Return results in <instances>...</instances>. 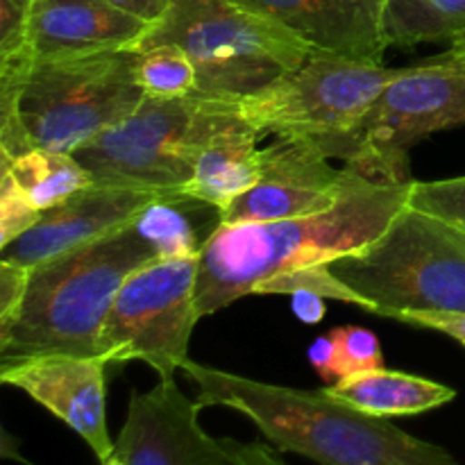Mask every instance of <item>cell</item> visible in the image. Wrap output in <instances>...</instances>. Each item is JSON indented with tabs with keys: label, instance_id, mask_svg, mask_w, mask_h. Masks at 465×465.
<instances>
[{
	"label": "cell",
	"instance_id": "cell-15",
	"mask_svg": "<svg viewBox=\"0 0 465 465\" xmlns=\"http://www.w3.org/2000/svg\"><path fill=\"white\" fill-rule=\"evenodd\" d=\"M309 44L313 53L381 64L386 0H245Z\"/></svg>",
	"mask_w": 465,
	"mask_h": 465
},
{
	"label": "cell",
	"instance_id": "cell-12",
	"mask_svg": "<svg viewBox=\"0 0 465 465\" xmlns=\"http://www.w3.org/2000/svg\"><path fill=\"white\" fill-rule=\"evenodd\" d=\"M198 400L177 386L175 377L159 380L148 393L136 391L116 439L123 465H232L221 439L200 425Z\"/></svg>",
	"mask_w": 465,
	"mask_h": 465
},
{
	"label": "cell",
	"instance_id": "cell-7",
	"mask_svg": "<svg viewBox=\"0 0 465 465\" xmlns=\"http://www.w3.org/2000/svg\"><path fill=\"white\" fill-rule=\"evenodd\" d=\"M236 100L186 95L143 103L114 127L71 153L100 186H127L189 198L195 163Z\"/></svg>",
	"mask_w": 465,
	"mask_h": 465
},
{
	"label": "cell",
	"instance_id": "cell-27",
	"mask_svg": "<svg viewBox=\"0 0 465 465\" xmlns=\"http://www.w3.org/2000/svg\"><path fill=\"white\" fill-rule=\"evenodd\" d=\"M32 0H0V59L32 53L27 44V16Z\"/></svg>",
	"mask_w": 465,
	"mask_h": 465
},
{
	"label": "cell",
	"instance_id": "cell-10",
	"mask_svg": "<svg viewBox=\"0 0 465 465\" xmlns=\"http://www.w3.org/2000/svg\"><path fill=\"white\" fill-rule=\"evenodd\" d=\"M200 257L157 259L127 277L100 331L98 357L107 363H148L171 380L189 359L200 321L195 304Z\"/></svg>",
	"mask_w": 465,
	"mask_h": 465
},
{
	"label": "cell",
	"instance_id": "cell-11",
	"mask_svg": "<svg viewBox=\"0 0 465 465\" xmlns=\"http://www.w3.org/2000/svg\"><path fill=\"white\" fill-rule=\"evenodd\" d=\"M316 143L304 139L277 136L259 150V180L225 212V225L271 223L312 216L334 207L363 173L345 166L334 168Z\"/></svg>",
	"mask_w": 465,
	"mask_h": 465
},
{
	"label": "cell",
	"instance_id": "cell-4",
	"mask_svg": "<svg viewBox=\"0 0 465 465\" xmlns=\"http://www.w3.org/2000/svg\"><path fill=\"white\" fill-rule=\"evenodd\" d=\"M143 98L134 48L35 62L18 95L0 100V154H71L125 121Z\"/></svg>",
	"mask_w": 465,
	"mask_h": 465
},
{
	"label": "cell",
	"instance_id": "cell-26",
	"mask_svg": "<svg viewBox=\"0 0 465 465\" xmlns=\"http://www.w3.org/2000/svg\"><path fill=\"white\" fill-rule=\"evenodd\" d=\"M39 209L27 200L7 171H0V248L25 234L41 218Z\"/></svg>",
	"mask_w": 465,
	"mask_h": 465
},
{
	"label": "cell",
	"instance_id": "cell-29",
	"mask_svg": "<svg viewBox=\"0 0 465 465\" xmlns=\"http://www.w3.org/2000/svg\"><path fill=\"white\" fill-rule=\"evenodd\" d=\"M221 445L232 465H289L272 450V445L259 443V440L243 443V440L221 439Z\"/></svg>",
	"mask_w": 465,
	"mask_h": 465
},
{
	"label": "cell",
	"instance_id": "cell-6",
	"mask_svg": "<svg viewBox=\"0 0 465 465\" xmlns=\"http://www.w3.org/2000/svg\"><path fill=\"white\" fill-rule=\"evenodd\" d=\"M327 271L377 316L465 313V234L418 209L404 207L384 234Z\"/></svg>",
	"mask_w": 465,
	"mask_h": 465
},
{
	"label": "cell",
	"instance_id": "cell-9",
	"mask_svg": "<svg viewBox=\"0 0 465 465\" xmlns=\"http://www.w3.org/2000/svg\"><path fill=\"white\" fill-rule=\"evenodd\" d=\"M465 125V59L404 66L363 116L350 168L380 182H411L409 153L418 141Z\"/></svg>",
	"mask_w": 465,
	"mask_h": 465
},
{
	"label": "cell",
	"instance_id": "cell-32",
	"mask_svg": "<svg viewBox=\"0 0 465 465\" xmlns=\"http://www.w3.org/2000/svg\"><path fill=\"white\" fill-rule=\"evenodd\" d=\"M322 295L312 293V291H298L293 293V312L302 322L316 325L325 318V304H322Z\"/></svg>",
	"mask_w": 465,
	"mask_h": 465
},
{
	"label": "cell",
	"instance_id": "cell-16",
	"mask_svg": "<svg viewBox=\"0 0 465 465\" xmlns=\"http://www.w3.org/2000/svg\"><path fill=\"white\" fill-rule=\"evenodd\" d=\"M150 23L104 0H32L27 44L35 62L136 48Z\"/></svg>",
	"mask_w": 465,
	"mask_h": 465
},
{
	"label": "cell",
	"instance_id": "cell-3",
	"mask_svg": "<svg viewBox=\"0 0 465 465\" xmlns=\"http://www.w3.org/2000/svg\"><path fill=\"white\" fill-rule=\"evenodd\" d=\"M157 259L132 223L30 268L21 304L0 318V366L41 354L98 357L100 331L121 286Z\"/></svg>",
	"mask_w": 465,
	"mask_h": 465
},
{
	"label": "cell",
	"instance_id": "cell-28",
	"mask_svg": "<svg viewBox=\"0 0 465 465\" xmlns=\"http://www.w3.org/2000/svg\"><path fill=\"white\" fill-rule=\"evenodd\" d=\"M393 321L404 325L422 327V330H434L440 334L452 336L454 341L465 345V313L457 312H418V313H400Z\"/></svg>",
	"mask_w": 465,
	"mask_h": 465
},
{
	"label": "cell",
	"instance_id": "cell-24",
	"mask_svg": "<svg viewBox=\"0 0 465 465\" xmlns=\"http://www.w3.org/2000/svg\"><path fill=\"white\" fill-rule=\"evenodd\" d=\"M407 207L430 213L465 234V175L436 182L413 180Z\"/></svg>",
	"mask_w": 465,
	"mask_h": 465
},
{
	"label": "cell",
	"instance_id": "cell-5",
	"mask_svg": "<svg viewBox=\"0 0 465 465\" xmlns=\"http://www.w3.org/2000/svg\"><path fill=\"white\" fill-rule=\"evenodd\" d=\"M177 45L193 62L198 91L239 100L302 66L313 48L245 0H171L136 48Z\"/></svg>",
	"mask_w": 465,
	"mask_h": 465
},
{
	"label": "cell",
	"instance_id": "cell-31",
	"mask_svg": "<svg viewBox=\"0 0 465 465\" xmlns=\"http://www.w3.org/2000/svg\"><path fill=\"white\" fill-rule=\"evenodd\" d=\"M104 3L130 14V16L141 18V21L150 23V25H157L163 18V14L168 12L171 0H104Z\"/></svg>",
	"mask_w": 465,
	"mask_h": 465
},
{
	"label": "cell",
	"instance_id": "cell-34",
	"mask_svg": "<svg viewBox=\"0 0 465 465\" xmlns=\"http://www.w3.org/2000/svg\"><path fill=\"white\" fill-rule=\"evenodd\" d=\"M448 54H450V57L465 59V36H461V39H457V41H452V45H450Z\"/></svg>",
	"mask_w": 465,
	"mask_h": 465
},
{
	"label": "cell",
	"instance_id": "cell-20",
	"mask_svg": "<svg viewBox=\"0 0 465 465\" xmlns=\"http://www.w3.org/2000/svg\"><path fill=\"white\" fill-rule=\"evenodd\" d=\"M207 207V203L195 198L162 200L150 204L136 218L134 227L157 250L159 259L200 257L207 241L223 223L221 218L195 223V216Z\"/></svg>",
	"mask_w": 465,
	"mask_h": 465
},
{
	"label": "cell",
	"instance_id": "cell-19",
	"mask_svg": "<svg viewBox=\"0 0 465 465\" xmlns=\"http://www.w3.org/2000/svg\"><path fill=\"white\" fill-rule=\"evenodd\" d=\"M0 166L12 175L18 189L39 212L57 207L77 191L94 184L89 173L73 154L57 150L35 148L18 157H3Z\"/></svg>",
	"mask_w": 465,
	"mask_h": 465
},
{
	"label": "cell",
	"instance_id": "cell-33",
	"mask_svg": "<svg viewBox=\"0 0 465 465\" xmlns=\"http://www.w3.org/2000/svg\"><path fill=\"white\" fill-rule=\"evenodd\" d=\"M309 361L316 368V372L321 375V380L325 381L327 386L331 384V361H334V345H331L330 334L321 336L316 343L309 350Z\"/></svg>",
	"mask_w": 465,
	"mask_h": 465
},
{
	"label": "cell",
	"instance_id": "cell-30",
	"mask_svg": "<svg viewBox=\"0 0 465 465\" xmlns=\"http://www.w3.org/2000/svg\"><path fill=\"white\" fill-rule=\"evenodd\" d=\"M30 268L0 262V318H7L21 304Z\"/></svg>",
	"mask_w": 465,
	"mask_h": 465
},
{
	"label": "cell",
	"instance_id": "cell-22",
	"mask_svg": "<svg viewBox=\"0 0 465 465\" xmlns=\"http://www.w3.org/2000/svg\"><path fill=\"white\" fill-rule=\"evenodd\" d=\"M136 50V82L145 98H186L198 91L193 62L177 45H154Z\"/></svg>",
	"mask_w": 465,
	"mask_h": 465
},
{
	"label": "cell",
	"instance_id": "cell-18",
	"mask_svg": "<svg viewBox=\"0 0 465 465\" xmlns=\"http://www.w3.org/2000/svg\"><path fill=\"white\" fill-rule=\"evenodd\" d=\"M325 391L339 402L377 418L418 416L457 398V391L450 386L386 368L343 377Z\"/></svg>",
	"mask_w": 465,
	"mask_h": 465
},
{
	"label": "cell",
	"instance_id": "cell-2",
	"mask_svg": "<svg viewBox=\"0 0 465 465\" xmlns=\"http://www.w3.org/2000/svg\"><path fill=\"white\" fill-rule=\"evenodd\" d=\"M182 372L198 389L203 407L241 413L280 452L302 454L321 465H457L448 450L339 402L325 389L266 384L191 359Z\"/></svg>",
	"mask_w": 465,
	"mask_h": 465
},
{
	"label": "cell",
	"instance_id": "cell-8",
	"mask_svg": "<svg viewBox=\"0 0 465 465\" xmlns=\"http://www.w3.org/2000/svg\"><path fill=\"white\" fill-rule=\"evenodd\" d=\"M402 68L313 53L302 66L236 100L259 134L316 143L327 157L350 162L363 116Z\"/></svg>",
	"mask_w": 465,
	"mask_h": 465
},
{
	"label": "cell",
	"instance_id": "cell-35",
	"mask_svg": "<svg viewBox=\"0 0 465 465\" xmlns=\"http://www.w3.org/2000/svg\"><path fill=\"white\" fill-rule=\"evenodd\" d=\"M103 465H123V461H121V459L116 457V454H114V457H112V459H107V461H104Z\"/></svg>",
	"mask_w": 465,
	"mask_h": 465
},
{
	"label": "cell",
	"instance_id": "cell-14",
	"mask_svg": "<svg viewBox=\"0 0 465 465\" xmlns=\"http://www.w3.org/2000/svg\"><path fill=\"white\" fill-rule=\"evenodd\" d=\"M103 357L80 354H41L0 366V381L30 395L53 416L66 422L100 463L114 457L116 440L107 430Z\"/></svg>",
	"mask_w": 465,
	"mask_h": 465
},
{
	"label": "cell",
	"instance_id": "cell-1",
	"mask_svg": "<svg viewBox=\"0 0 465 465\" xmlns=\"http://www.w3.org/2000/svg\"><path fill=\"white\" fill-rule=\"evenodd\" d=\"M411 186L413 180L380 182L361 175L327 212L271 223H221L200 252V318L257 293L272 277L327 266L366 248L407 207Z\"/></svg>",
	"mask_w": 465,
	"mask_h": 465
},
{
	"label": "cell",
	"instance_id": "cell-21",
	"mask_svg": "<svg viewBox=\"0 0 465 465\" xmlns=\"http://www.w3.org/2000/svg\"><path fill=\"white\" fill-rule=\"evenodd\" d=\"M389 45L413 48L465 36V0H386Z\"/></svg>",
	"mask_w": 465,
	"mask_h": 465
},
{
	"label": "cell",
	"instance_id": "cell-25",
	"mask_svg": "<svg viewBox=\"0 0 465 465\" xmlns=\"http://www.w3.org/2000/svg\"><path fill=\"white\" fill-rule=\"evenodd\" d=\"M298 291H312V293L322 295L327 300H341V302L357 304L361 307V300L352 293L350 289H345L330 271L327 266L309 268V271H298L291 272V275H280L272 277V280L263 282L257 289V293H298Z\"/></svg>",
	"mask_w": 465,
	"mask_h": 465
},
{
	"label": "cell",
	"instance_id": "cell-17",
	"mask_svg": "<svg viewBox=\"0 0 465 465\" xmlns=\"http://www.w3.org/2000/svg\"><path fill=\"white\" fill-rule=\"evenodd\" d=\"M259 139L262 134L234 107L204 143L186 195L225 212L259 180Z\"/></svg>",
	"mask_w": 465,
	"mask_h": 465
},
{
	"label": "cell",
	"instance_id": "cell-13",
	"mask_svg": "<svg viewBox=\"0 0 465 465\" xmlns=\"http://www.w3.org/2000/svg\"><path fill=\"white\" fill-rule=\"evenodd\" d=\"M162 200L180 198L145 189L91 184L57 207L45 209L25 234L0 248V262L36 268L132 225L150 204Z\"/></svg>",
	"mask_w": 465,
	"mask_h": 465
},
{
	"label": "cell",
	"instance_id": "cell-23",
	"mask_svg": "<svg viewBox=\"0 0 465 465\" xmlns=\"http://www.w3.org/2000/svg\"><path fill=\"white\" fill-rule=\"evenodd\" d=\"M334 345V361H331V384L357 372L384 368V352L377 334L366 327H336L330 331ZM330 384V386H331Z\"/></svg>",
	"mask_w": 465,
	"mask_h": 465
}]
</instances>
